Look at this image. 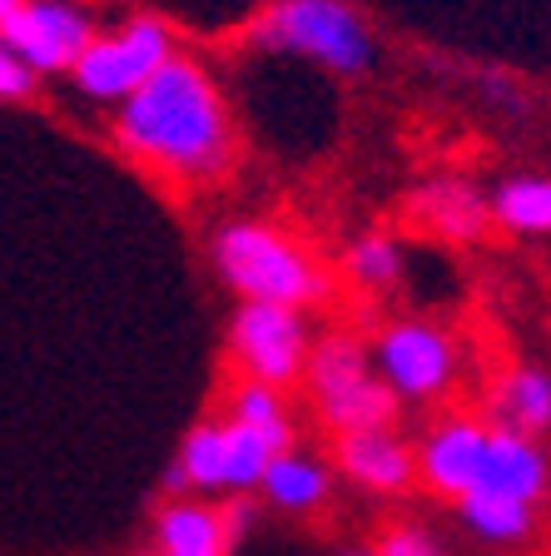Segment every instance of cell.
<instances>
[{"label": "cell", "mask_w": 551, "mask_h": 556, "mask_svg": "<svg viewBox=\"0 0 551 556\" xmlns=\"http://www.w3.org/2000/svg\"><path fill=\"white\" fill-rule=\"evenodd\" d=\"M120 139L145 160L189 174H209L229 160V119L214 85L199 65L174 55L139 90L125 94Z\"/></svg>", "instance_id": "obj_1"}, {"label": "cell", "mask_w": 551, "mask_h": 556, "mask_svg": "<svg viewBox=\"0 0 551 556\" xmlns=\"http://www.w3.org/2000/svg\"><path fill=\"white\" fill-rule=\"evenodd\" d=\"M214 254L234 289L259 303L299 308V303L318 299V293L328 289L303 249H293L288 239H278L274 229H259V224H234V229H224Z\"/></svg>", "instance_id": "obj_2"}, {"label": "cell", "mask_w": 551, "mask_h": 556, "mask_svg": "<svg viewBox=\"0 0 551 556\" xmlns=\"http://www.w3.org/2000/svg\"><path fill=\"white\" fill-rule=\"evenodd\" d=\"M264 40L278 50H299L323 65L358 75L373 65V40L338 0H284L264 25Z\"/></svg>", "instance_id": "obj_3"}, {"label": "cell", "mask_w": 551, "mask_h": 556, "mask_svg": "<svg viewBox=\"0 0 551 556\" xmlns=\"http://www.w3.org/2000/svg\"><path fill=\"white\" fill-rule=\"evenodd\" d=\"M170 60V30L160 21H129L125 30L90 40L70 60V75L95 100H125Z\"/></svg>", "instance_id": "obj_4"}, {"label": "cell", "mask_w": 551, "mask_h": 556, "mask_svg": "<svg viewBox=\"0 0 551 556\" xmlns=\"http://www.w3.org/2000/svg\"><path fill=\"white\" fill-rule=\"evenodd\" d=\"M0 46L11 50L30 75L70 70V60L90 46V15H80L70 0H21L0 21Z\"/></svg>", "instance_id": "obj_5"}, {"label": "cell", "mask_w": 551, "mask_h": 556, "mask_svg": "<svg viewBox=\"0 0 551 556\" xmlns=\"http://www.w3.org/2000/svg\"><path fill=\"white\" fill-rule=\"evenodd\" d=\"M313 388H318V397H323L328 422L343 432L383 428L392 417V393L367 378L363 353H358L348 338H328V343L313 353Z\"/></svg>", "instance_id": "obj_6"}, {"label": "cell", "mask_w": 551, "mask_h": 556, "mask_svg": "<svg viewBox=\"0 0 551 556\" xmlns=\"http://www.w3.org/2000/svg\"><path fill=\"white\" fill-rule=\"evenodd\" d=\"M303 348H309V338H303L299 313L284 308V303L249 299V308L234 324V353L249 368V378L264 382V388H278L303 368Z\"/></svg>", "instance_id": "obj_7"}, {"label": "cell", "mask_w": 551, "mask_h": 556, "mask_svg": "<svg viewBox=\"0 0 551 556\" xmlns=\"http://www.w3.org/2000/svg\"><path fill=\"white\" fill-rule=\"evenodd\" d=\"M378 363L388 382L408 397H427L452 378V348L448 338L427 324H398L378 348Z\"/></svg>", "instance_id": "obj_8"}, {"label": "cell", "mask_w": 551, "mask_h": 556, "mask_svg": "<svg viewBox=\"0 0 551 556\" xmlns=\"http://www.w3.org/2000/svg\"><path fill=\"white\" fill-rule=\"evenodd\" d=\"M477 486L483 492H502L517 502H537L547 492V457L537 452V442H527L522 432H487V452L477 467Z\"/></svg>", "instance_id": "obj_9"}, {"label": "cell", "mask_w": 551, "mask_h": 556, "mask_svg": "<svg viewBox=\"0 0 551 556\" xmlns=\"http://www.w3.org/2000/svg\"><path fill=\"white\" fill-rule=\"evenodd\" d=\"M483 452H487V432L477 422H448L442 432H433L423 452V467H427V482L437 492H472L477 486V467H483Z\"/></svg>", "instance_id": "obj_10"}, {"label": "cell", "mask_w": 551, "mask_h": 556, "mask_svg": "<svg viewBox=\"0 0 551 556\" xmlns=\"http://www.w3.org/2000/svg\"><path fill=\"white\" fill-rule=\"evenodd\" d=\"M343 467L358 477V482L378 486V492H398L413 477V457L402 442H392L383 428L367 432H343Z\"/></svg>", "instance_id": "obj_11"}, {"label": "cell", "mask_w": 551, "mask_h": 556, "mask_svg": "<svg viewBox=\"0 0 551 556\" xmlns=\"http://www.w3.org/2000/svg\"><path fill=\"white\" fill-rule=\"evenodd\" d=\"M160 546L164 556H224L229 552V527L204 507H170L160 517Z\"/></svg>", "instance_id": "obj_12"}, {"label": "cell", "mask_w": 551, "mask_h": 556, "mask_svg": "<svg viewBox=\"0 0 551 556\" xmlns=\"http://www.w3.org/2000/svg\"><path fill=\"white\" fill-rule=\"evenodd\" d=\"M497 417H502L506 432H522V438H531V432L551 428V378L547 372H512V378L502 382V393H497Z\"/></svg>", "instance_id": "obj_13"}, {"label": "cell", "mask_w": 551, "mask_h": 556, "mask_svg": "<svg viewBox=\"0 0 551 556\" xmlns=\"http://www.w3.org/2000/svg\"><path fill=\"white\" fill-rule=\"evenodd\" d=\"M462 517H467L472 532L492 536V542H517V536L531 532V502L502 497V492H483V486L462 492Z\"/></svg>", "instance_id": "obj_14"}, {"label": "cell", "mask_w": 551, "mask_h": 556, "mask_svg": "<svg viewBox=\"0 0 551 556\" xmlns=\"http://www.w3.org/2000/svg\"><path fill=\"white\" fill-rule=\"evenodd\" d=\"M264 492L278 502V507L288 511H309L323 502V492H328V477H323V467L303 463V457H288V452H274L264 467Z\"/></svg>", "instance_id": "obj_15"}, {"label": "cell", "mask_w": 551, "mask_h": 556, "mask_svg": "<svg viewBox=\"0 0 551 556\" xmlns=\"http://www.w3.org/2000/svg\"><path fill=\"white\" fill-rule=\"evenodd\" d=\"M417 208H423V219L437 224L448 239H472V233L483 229V219H487L483 199L472 194L467 185H433V189H423V194H417Z\"/></svg>", "instance_id": "obj_16"}, {"label": "cell", "mask_w": 551, "mask_h": 556, "mask_svg": "<svg viewBox=\"0 0 551 556\" xmlns=\"http://www.w3.org/2000/svg\"><path fill=\"white\" fill-rule=\"evenodd\" d=\"M497 219L517 233H547L551 229V179H512L497 194Z\"/></svg>", "instance_id": "obj_17"}, {"label": "cell", "mask_w": 551, "mask_h": 556, "mask_svg": "<svg viewBox=\"0 0 551 556\" xmlns=\"http://www.w3.org/2000/svg\"><path fill=\"white\" fill-rule=\"evenodd\" d=\"M218 438H224V486H259L268 457H274L268 442L259 438L253 428H243V422L218 428Z\"/></svg>", "instance_id": "obj_18"}, {"label": "cell", "mask_w": 551, "mask_h": 556, "mask_svg": "<svg viewBox=\"0 0 551 556\" xmlns=\"http://www.w3.org/2000/svg\"><path fill=\"white\" fill-rule=\"evenodd\" d=\"M234 422H243V428L259 432V438L268 442V452H284L288 447V417H284L278 397L268 393L264 382H249V388L234 397Z\"/></svg>", "instance_id": "obj_19"}, {"label": "cell", "mask_w": 551, "mask_h": 556, "mask_svg": "<svg viewBox=\"0 0 551 556\" xmlns=\"http://www.w3.org/2000/svg\"><path fill=\"white\" fill-rule=\"evenodd\" d=\"M348 264H353V274L363 278V283H392V278H398V249H392L388 239H363L353 249V258H348Z\"/></svg>", "instance_id": "obj_20"}, {"label": "cell", "mask_w": 551, "mask_h": 556, "mask_svg": "<svg viewBox=\"0 0 551 556\" xmlns=\"http://www.w3.org/2000/svg\"><path fill=\"white\" fill-rule=\"evenodd\" d=\"M35 85V75L11 55V50L0 46V100H11V94H25Z\"/></svg>", "instance_id": "obj_21"}, {"label": "cell", "mask_w": 551, "mask_h": 556, "mask_svg": "<svg viewBox=\"0 0 551 556\" xmlns=\"http://www.w3.org/2000/svg\"><path fill=\"white\" fill-rule=\"evenodd\" d=\"M378 556H442L423 532H392Z\"/></svg>", "instance_id": "obj_22"}, {"label": "cell", "mask_w": 551, "mask_h": 556, "mask_svg": "<svg viewBox=\"0 0 551 556\" xmlns=\"http://www.w3.org/2000/svg\"><path fill=\"white\" fill-rule=\"evenodd\" d=\"M15 5H21V0H0V21H5V15H11Z\"/></svg>", "instance_id": "obj_23"}, {"label": "cell", "mask_w": 551, "mask_h": 556, "mask_svg": "<svg viewBox=\"0 0 551 556\" xmlns=\"http://www.w3.org/2000/svg\"><path fill=\"white\" fill-rule=\"evenodd\" d=\"M348 556H373V552H348Z\"/></svg>", "instance_id": "obj_24"}]
</instances>
